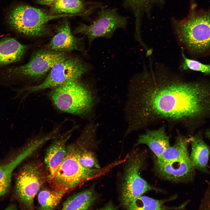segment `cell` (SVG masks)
Returning <instances> with one entry per match:
<instances>
[{
    "mask_svg": "<svg viewBox=\"0 0 210 210\" xmlns=\"http://www.w3.org/2000/svg\"><path fill=\"white\" fill-rule=\"evenodd\" d=\"M28 46L16 39L6 38L0 39V66L20 60L28 49Z\"/></svg>",
    "mask_w": 210,
    "mask_h": 210,
    "instance_id": "cell-15",
    "label": "cell"
},
{
    "mask_svg": "<svg viewBox=\"0 0 210 210\" xmlns=\"http://www.w3.org/2000/svg\"><path fill=\"white\" fill-rule=\"evenodd\" d=\"M49 95L58 109L79 116H87L90 113L96 102L93 92L79 80H70L53 88Z\"/></svg>",
    "mask_w": 210,
    "mask_h": 210,
    "instance_id": "cell-2",
    "label": "cell"
},
{
    "mask_svg": "<svg viewBox=\"0 0 210 210\" xmlns=\"http://www.w3.org/2000/svg\"><path fill=\"white\" fill-rule=\"evenodd\" d=\"M204 134L205 137L210 141V126L205 130Z\"/></svg>",
    "mask_w": 210,
    "mask_h": 210,
    "instance_id": "cell-29",
    "label": "cell"
},
{
    "mask_svg": "<svg viewBox=\"0 0 210 210\" xmlns=\"http://www.w3.org/2000/svg\"><path fill=\"white\" fill-rule=\"evenodd\" d=\"M88 66L79 59L67 57L55 64L40 84L28 87L22 91L30 93L48 88H53L71 80H78L89 70Z\"/></svg>",
    "mask_w": 210,
    "mask_h": 210,
    "instance_id": "cell-8",
    "label": "cell"
},
{
    "mask_svg": "<svg viewBox=\"0 0 210 210\" xmlns=\"http://www.w3.org/2000/svg\"><path fill=\"white\" fill-rule=\"evenodd\" d=\"M191 140V135L187 137L178 134L173 145L168 147L160 158L156 159L162 161L167 162L189 156L188 148Z\"/></svg>",
    "mask_w": 210,
    "mask_h": 210,
    "instance_id": "cell-17",
    "label": "cell"
},
{
    "mask_svg": "<svg viewBox=\"0 0 210 210\" xmlns=\"http://www.w3.org/2000/svg\"><path fill=\"white\" fill-rule=\"evenodd\" d=\"M43 174L35 164L28 163L21 168L16 179L17 197L26 207H33L34 199L43 182Z\"/></svg>",
    "mask_w": 210,
    "mask_h": 210,
    "instance_id": "cell-10",
    "label": "cell"
},
{
    "mask_svg": "<svg viewBox=\"0 0 210 210\" xmlns=\"http://www.w3.org/2000/svg\"><path fill=\"white\" fill-rule=\"evenodd\" d=\"M67 57L66 52L47 49L39 50L33 54L26 64L1 71L0 82L7 83L16 80H35L40 79L47 75L55 64Z\"/></svg>",
    "mask_w": 210,
    "mask_h": 210,
    "instance_id": "cell-5",
    "label": "cell"
},
{
    "mask_svg": "<svg viewBox=\"0 0 210 210\" xmlns=\"http://www.w3.org/2000/svg\"><path fill=\"white\" fill-rule=\"evenodd\" d=\"M78 162L83 167L87 169H100L98 161L92 151L80 146H74Z\"/></svg>",
    "mask_w": 210,
    "mask_h": 210,
    "instance_id": "cell-22",
    "label": "cell"
},
{
    "mask_svg": "<svg viewBox=\"0 0 210 210\" xmlns=\"http://www.w3.org/2000/svg\"><path fill=\"white\" fill-rule=\"evenodd\" d=\"M164 200L155 199L141 195L134 200L129 210H163L168 209L164 205Z\"/></svg>",
    "mask_w": 210,
    "mask_h": 210,
    "instance_id": "cell-21",
    "label": "cell"
},
{
    "mask_svg": "<svg viewBox=\"0 0 210 210\" xmlns=\"http://www.w3.org/2000/svg\"><path fill=\"white\" fill-rule=\"evenodd\" d=\"M82 39L72 34L69 24L65 21L58 28L56 34L47 45V50L59 52L78 50L84 52Z\"/></svg>",
    "mask_w": 210,
    "mask_h": 210,
    "instance_id": "cell-12",
    "label": "cell"
},
{
    "mask_svg": "<svg viewBox=\"0 0 210 210\" xmlns=\"http://www.w3.org/2000/svg\"><path fill=\"white\" fill-rule=\"evenodd\" d=\"M176 28L180 40L191 52L200 55L210 51V12L192 11Z\"/></svg>",
    "mask_w": 210,
    "mask_h": 210,
    "instance_id": "cell-3",
    "label": "cell"
},
{
    "mask_svg": "<svg viewBox=\"0 0 210 210\" xmlns=\"http://www.w3.org/2000/svg\"><path fill=\"white\" fill-rule=\"evenodd\" d=\"M146 154L145 151L137 150L133 152L125 167L121 199L123 205L127 209L135 199L147 192L156 190L140 174L146 161Z\"/></svg>",
    "mask_w": 210,
    "mask_h": 210,
    "instance_id": "cell-7",
    "label": "cell"
},
{
    "mask_svg": "<svg viewBox=\"0 0 210 210\" xmlns=\"http://www.w3.org/2000/svg\"><path fill=\"white\" fill-rule=\"evenodd\" d=\"M191 136L190 158L192 163L195 170L208 174L210 146L204 140L201 131L198 130Z\"/></svg>",
    "mask_w": 210,
    "mask_h": 210,
    "instance_id": "cell-13",
    "label": "cell"
},
{
    "mask_svg": "<svg viewBox=\"0 0 210 210\" xmlns=\"http://www.w3.org/2000/svg\"><path fill=\"white\" fill-rule=\"evenodd\" d=\"M52 10L58 14L85 16L89 14L90 9L81 0H56L52 4Z\"/></svg>",
    "mask_w": 210,
    "mask_h": 210,
    "instance_id": "cell-19",
    "label": "cell"
},
{
    "mask_svg": "<svg viewBox=\"0 0 210 210\" xmlns=\"http://www.w3.org/2000/svg\"><path fill=\"white\" fill-rule=\"evenodd\" d=\"M157 174L161 178L176 183L192 182L195 175L190 156L180 160L163 162L157 159L154 164Z\"/></svg>",
    "mask_w": 210,
    "mask_h": 210,
    "instance_id": "cell-11",
    "label": "cell"
},
{
    "mask_svg": "<svg viewBox=\"0 0 210 210\" xmlns=\"http://www.w3.org/2000/svg\"><path fill=\"white\" fill-rule=\"evenodd\" d=\"M130 86L125 107L127 133L162 121L180 124L189 134L194 132L202 104L199 82L151 72Z\"/></svg>",
    "mask_w": 210,
    "mask_h": 210,
    "instance_id": "cell-1",
    "label": "cell"
},
{
    "mask_svg": "<svg viewBox=\"0 0 210 210\" xmlns=\"http://www.w3.org/2000/svg\"><path fill=\"white\" fill-rule=\"evenodd\" d=\"M29 150L27 149L23 151L7 164L0 165V182L10 183L13 170L27 156Z\"/></svg>",
    "mask_w": 210,
    "mask_h": 210,
    "instance_id": "cell-23",
    "label": "cell"
},
{
    "mask_svg": "<svg viewBox=\"0 0 210 210\" xmlns=\"http://www.w3.org/2000/svg\"><path fill=\"white\" fill-rule=\"evenodd\" d=\"M146 145L159 158L170 146V138L163 126L155 130H148L138 137L135 146Z\"/></svg>",
    "mask_w": 210,
    "mask_h": 210,
    "instance_id": "cell-14",
    "label": "cell"
},
{
    "mask_svg": "<svg viewBox=\"0 0 210 210\" xmlns=\"http://www.w3.org/2000/svg\"><path fill=\"white\" fill-rule=\"evenodd\" d=\"M64 191L52 189H44L38 193V199L41 210H52L60 203L66 193Z\"/></svg>",
    "mask_w": 210,
    "mask_h": 210,
    "instance_id": "cell-20",
    "label": "cell"
},
{
    "mask_svg": "<svg viewBox=\"0 0 210 210\" xmlns=\"http://www.w3.org/2000/svg\"><path fill=\"white\" fill-rule=\"evenodd\" d=\"M183 60L181 67L184 70L188 69L200 72L206 74H210V64H203L196 60L186 57L183 53Z\"/></svg>",
    "mask_w": 210,
    "mask_h": 210,
    "instance_id": "cell-24",
    "label": "cell"
},
{
    "mask_svg": "<svg viewBox=\"0 0 210 210\" xmlns=\"http://www.w3.org/2000/svg\"><path fill=\"white\" fill-rule=\"evenodd\" d=\"M96 198L92 189L78 192L69 197L63 203V210H86L91 206Z\"/></svg>",
    "mask_w": 210,
    "mask_h": 210,
    "instance_id": "cell-18",
    "label": "cell"
},
{
    "mask_svg": "<svg viewBox=\"0 0 210 210\" xmlns=\"http://www.w3.org/2000/svg\"><path fill=\"white\" fill-rule=\"evenodd\" d=\"M127 22L126 17L119 14L116 9H103L92 23L80 24L74 33L86 36L90 47L93 41L97 38L111 37L118 29L125 28Z\"/></svg>",
    "mask_w": 210,
    "mask_h": 210,
    "instance_id": "cell-9",
    "label": "cell"
},
{
    "mask_svg": "<svg viewBox=\"0 0 210 210\" xmlns=\"http://www.w3.org/2000/svg\"><path fill=\"white\" fill-rule=\"evenodd\" d=\"M100 169L83 167L77 158L74 146L67 148V153L58 167L48 176L52 189L66 192L100 173Z\"/></svg>",
    "mask_w": 210,
    "mask_h": 210,
    "instance_id": "cell-4",
    "label": "cell"
},
{
    "mask_svg": "<svg viewBox=\"0 0 210 210\" xmlns=\"http://www.w3.org/2000/svg\"><path fill=\"white\" fill-rule=\"evenodd\" d=\"M10 183L0 182V197L8 192Z\"/></svg>",
    "mask_w": 210,
    "mask_h": 210,
    "instance_id": "cell-27",
    "label": "cell"
},
{
    "mask_svg": "<svg viewBox=\"0 0 210 210\" xmlns=\"http://www.w3.org/2000/svg\"><path fill=\"white\" fill-rule=\"evenodd\" d=\"M70 135H67L56 141L48 149L44 162L49 174L58 167L66 157L67 153L66 143Z\"/></svg>",
    "mask_w": 210,
    "mask_h": 210,
    "instance_id": "cell-16",
    "label": "cell"
},
{
    "mask_svg": "<svg viewBox=\"0 0 210 210\" xmlns=\"http://www.w3.org/2000/svg\"><path fill=\"white\" fill-rule=\"evenodd\" d=\"M56 0H36L38 4L43 5L52 4Z\"/></svg>",
    "mask_w": 210,
    "mask_h": 210,
    "instance_id": "cell-28",
    "label": "cell"
},
{
    "mask_svg": "<svg viewBox=\"0 0 210 210\" xmlns=\"http://www.w3.org/2000/svg\"><path fill=\"white\" fill-rule=\"evenodd\" d=\"M199 208V209L210 210V182L201 200Z\"/></svg>",
    "mask_w": 210,
    "mask_h": 210,
    "instance_id": "cell-26",
    "label": "cell"
},
{
    "mask_svg": "<svg viewBox=\"0 0 210 210\" xmlns=\"http://www.w3.org/2000/svg\"><path fill=\"white\" fill-rule=\"evenodd\" d=\"M73 16L67 14H49L43 10L27 5H20L10 11L8 17L10 25L23 34L40 36L47 33V24L50 21Z\"/></svg>",
    "mask_w": 210,
    "mask_h": 210,
    "instance_id": "cell-6",
    "label": "cell"
},
{
    "mask_svg": "<svg viewBox=\"0 0 210 210\" xmlns=\"http://www.w3.org/2000/svg\"><path fill=\"white\" fill-rule=\"evenodd\" d=\"M155 0H124L125 5L130 7L134 10H137L138 8L146 5Z\"/></svg>",
    "mask_w": 210,
    "mask_h": 210,
    "instance_id": "cell-25",
    "label": "cell"
}]
</instances>
